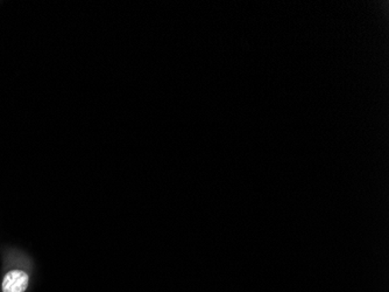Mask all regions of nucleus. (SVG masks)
Here are the masks:
<instances>
[{
    "mask_svg": "<svg viewBox=\"0 0 389 292\" xmlns=\"http://www.w3.org/2000/svg\"><path fill=\"white\" fill-rule=\"evenodd\" d=\"M30 284V276L19 269L7 272L3 279V292H25Z\"/></svg>",
    "mask_w": 389,
    "mask_h": 292,
    "instance_id": "1",
    "label": "nucleus"
}]
</instances>
